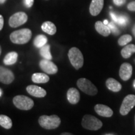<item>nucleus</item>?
Here are the masks:
<instances>
[{
    "label": "nucleus",
    "instance_id": "nucleus-1",
    "mask_svg": "<svg viewBox=\"0 0 135 135\" xmlns=\"http://www.w3.org/2000/svg\"><path fill=\"white\" fill-rule=\"evenodd\" d=\"M32 32L30 29L24 28L13 31L10 35V40L11 42L18 45L26 44L31 40Z\"/></svg>",
    "mask_w": 135,
    "mask_h": 135
},
{
    "label": "nucleus",
    "instance_id": "nucleus-2",
    "mask_svg": "<svg viewBox=\"0 0 135 135\" xmlns=\"http://www.w3.org/2000/svg\"><path fill=\"white\" fill-rule=\"evenodd\" d=\"M38 123L40 125L45 129H53L60 125L61 119L57 115H43L39 118Z\"/></svg>",
    "mask_w": 135,
    "mask_h": 135
},
{
    "label": "nucleus",
    "instance_id": "nucleus-3",
    "mask_svg": "<svg viewBox=\"0 0 135 135\" xmlns=\"http://www.w3.org/2000/svg\"><path fill=\"white\" fill-rule=\"evenodd\" d=\"M68 55L71 64L76 70H79L83 66V55L78 48L76 47L71 48L69 51Z\"/></svg>",
    "mask_w": 135,
    "mask_h": 135
},
{
    "label": "nucleus",
    "instance_id": "nucleus-4",
    "mask_svg": "<svg viewBox=\"0 0 135 135\" xmlns=\"http://www.w3.org/2000/svg\"><path fill=\"white\" fill-rule=\"evenodd\" d=\"M81 124L85 129L93 131L98 130L103 126L102 122L99 119L90 114H86L83 116Z\"/></svg>",
    "mask_w": 135,
    "mask_h": 135
},
{
    "label": "nucleus",
    "instance_id": "nucleus-5",
    "mask_svg": "<svg viewBox=\"0 0 135 135\" xmlns=\"http://www.w3.org/2000/svg\"><path fill=\"white\" fill-rule=\"evenodd\" d=\"M13 104L17 108L21 110H30L34 106V101L30 98L23 95H18L13 99Z\"/></svg>",
    "mask_w": 135,
    "mask_h": 135
},
{
    "label": "nucleus",
    "instance_id": "nucleus-6",
    "mask_svg": "<svg viewBox=\"0 0 135 135\" xmlns=\"http://www.w3.org/2000/svg\"><path fill=\"white\" fill-rule=\"evenodd\" d=\"M77 86L84 93L90 96L96 95L98 93L97 88L90 81L86 78H80L77 81Z\"/></svg>",
    "mask_w": 135,
    "mask_h": 135
},
{
    "label": "nucleus",
    "instance_id": "nucleus-7",
    "mask_svg": "<svg viewBox=\"0 0 135 135\" xmlns=\"http://www.w3.org/2000/svg\"><path fill=\"white\" fill-rule=\"evenodd\" d=\"M135 106V95L129 94L123 99L119 112L121 115H126Z\"/></svg>",
    "mask_w": 135,
    "mask_h": 135
},
{
    "label": "nucleus",
    "instance_id": "nucleus-8",
    "mask_svg": "<svg viewBox=\"0 0 135 135\" xmlns=\"http://www.w3.org/2000/svg\"><path fill=\"white\" fill-rule=\"evenodd\" d=\"M28 20V16L25 12H18L15 13L9 19V25L11 28H17L23 25Z\"/></svg>",
    "mask_w": 135,
    "mask_h": 135
},
{
    "label": "nucleus",
    "instance_id": "nucleus-9",
    "mask_svg": "<svg viewBox=\"0 0 135 135\" xmlns=\"http://www.w3.org/2000/svg\"><path fill=\"white\" fill-rule=\"evenodd\" d=\"M40 66L44 72L49 75H54L58 71V67L53 62L46 59H43L40 61Z\"/></svg>",
    "mask_w": 135,
    "mask_h": 135
},
{
    "label": "nucleus",
    "instance_id": "nucleus-10",
    "mask_svg": "<svg viewBox=\"0 0 135 135\" xmlns=\"http://www.w3.org/2000/svg\"><path fill=\"white\" fill-rule=\"evenodd\" d=\"M15 80L13 73L9 69L0 66V82L6 84L11 83Z\"/></svg>",
    "mask_w": 135,
    "mask_h": 135
},
{
    "label": "nucleus",
    "instance_id": "nucleus-11",
    "mask_svg": "<svg viewBox=\"0 0 135 135\" xmlns=\"http://www.w3.org/2000/svg\"><path fill=\"white\" fill-rule=\"evenodd\" d=\"M133 68L129 63H124L121 65L119 69V76L123 81H128L132 75Z\"/></svg>",
    "mask_w": 135,
    "mask_h": 135
},
{
    "label": "nucleus",
    "instance_id": "nucleus-12",
    "mask_svg": "<svg viewBox=\"0 0 135 135\" xmlns=\"http://www.w3.org/2000/svg\"><path fill=\"white\" fill-rule=\"evenodd\" d=\"M26 91L30 95L36 98H43L46 95V91L45 89L36 85L28 86Z\"/></svg>",
    "mask_w": 135,
    "mask_h": 135
},
{
    "label": "nucleus",
    "instance_id": "nucleus-13",
    "mask_svg": "<svg viewBox=\"0 0 135 135\" xmlns=\"http://www.w3.org/2000/svg\"><path fill=\"white\" fill-rule=\"evenodd\" d=\"M94 110L98 115L103 117H111L113 114V111L109 106L104 104H98L94 106Z\"/></svg>",
    "mask_w": 135,
    "mask_h": 135
},
{
    "label": "nucleus",
    "instance_id": "nucleus-14",
    "mask_svg": "<svg viewBox=\"0 0 135 135\" xmlns=\"http://www.w3.org/2000/svg\"><path fill=\"white\" fill-rule=\"evenodd\" d=\"M104 0H92L89 6V12L92 16L98 15L103 8Z\"/></svg>",
    "mask_w": 135,
    "mask_h": 135
},
{
    "label": "nucleus",
    "instance_id": "nucleus-15",
    "mask_svg": "<svg viewBox=\"0 0 135 135\" xmlns=\"http://www.w3.org/2000/svg\"><path fill=\"white\" fill-rule=\"evenodd\" d=\"M67 99L72 104H77L80 99V94L78 89L71 88L67 91Z\"/></svg>",
    "mask_w": 135,
    "mask_h": 135
},
{
    "label": "nucleus",
    "instance_id": "nucleus-16",
    "mask_svg": "<svg viewBox=\"0 0 135 135\" xmlns=\"http://www.w3.org/2000/svg\"><path fill=\"white\" fill-rule=\"evenodd\" d=\"M110 15L114 23L121 26H125L129 22V18L124 15H116L115 13L110 12Z\"/></svg>",
    "mask_w": 135,
    "mask_h": 135
},
{
    "label": "nucleus",
    "instance_id": "nucleus-17",
    "mask_svg": "<svg viewBox=\"0 0 135 135\" xmlns=\"http://www.w3.org/2000/svg\"><path fill=\"white\" fill-rule=\"evenodd\" d=\"M95 29L98 33L103 36H108L111 33V30L108 25H104L102 21H98L95 23Z\"/></svg>",
    "mask_w": 135,
    "mask_h": 135
},
{
    "label": "nucleus",
    "instance_id": "nucleus-18",
    "mask_svg": "<svg viewBox=\"0 0 135 135\" xmlns=\"http://www.w3.org/2000/svg\"><path fill=\"white\" fill-rule=\"evenodd\" d=\"M106 86L108 89L113 92H118L121 89L122 86L120 83L112 78H109L106 81Z\"/></svg>",
    "mask_w": 135,
    "mask_h": 135
},
{
    "label": "nucleus",
    "instance_id": "nucleus-19",
    "mask_svg": "<svg viewBox=\"0 0 135 135\" xmlns=\"http://www.w3.org/2000/svg\"><path fill=\"white\" fill-rule=\"evenodd\" d=\"M31 80L35 83H46L50 80V78L47 75L41 73H36L32 75Z\"/></svg>",
    "mask_w": 135,
    "mask_h": 135
},
{
    "label": "nucleus",
    "instance_id": "nucleus-20",
    "mask_svg": "<svg viewBox=\"0 0 135 135\" xmlns=\"http://www.w3.org/2000/svg\"><path fill=\"white\" fill-rule=\"evenodd\" d=\"M41 29L44 32L50 35H55L56 32V27L51 21H45L41 25Z\"/></svg>",
    "mask_w": 135,
    "mask_h": 135
},
{
    "label": "nucleus",
    "instance_id": "nucleus-21",
    "mask_svg": "<svg viewBox=\"0 0 135 135\" xmlns=\"http://www.w3.org/2000/svg\"><path fill=\"white\" fill-rule=\"evenodd\" d=\"M18 55L16 52L11 51L5 56L3 63L5 65H13L16 63L18 60Z\"/></svg>",
    "mask_w": 135,
    "mask_h": 135
},
{
    "label": "nucleus",
    "instance_id": "nucleus-22",
    "mask_svg": "<svg viewBox=\"0 0 135 135\" xmlns=\"http://www.w3.org/2000/svg\"><path fill=\"white\" fill-rule=\"evenodd\" d=\"M135 53V45L133 44L126 45L122 49L121 54L124 58H129L132 55V54Z\"/></svg>",
    "mask_w": 135,
    "mask_h": 135
},
{
    "label": "nucleus",
    "instance_id": "nucleus-23",
    "mask_svg": "<svg viewBox=\"0 0 135 135\" xmlns=\"http://www.w3.org/2000/svg\"><path fill=\"white\" fill-rule=\"evenodd\" d=\"M47 41H48V39L46 36L43 35H39L34 40V45L36 48H41V47L46 45Z\"/></svg>",
    "mask_w": 135,
    "mask_h": 135
},
{
    "label": "nucleus",
    "instance_id": "nucleus-24",
    "mask_svg": "<svg viewBox=\"0 0 135 135\" xmlns=\"http://www.w3.org/2000/svg\"><path fill=\"white\" fill-rule=\"evenodd\" d=\"M0 126L5 129H10L13 126V123L11 118L6 115H0Z\"/></svg>",
    "mask_w": 135,
    "mask_h": 135
},
{
    "label": "nucleus",
    "instance_id": "nucleus-25",
    "mask_svg": "<svg viewBox=\"0 0 135 135\" xmlns=\"http://www.w3.org/2000/svg\"><path fill=\"white\" fill-rule=\"evenodd\" d=\"M40 53L44 59L51 60L52 56L50 53V46L49 45H45L40 48Z\"/></svg>",
    "mask_w": 135,
    "mask_h": 135
},
{
    "label": "nucleus",
    "instance_id": "nucleus-26",
    "mask_svg": "<svg viewBox=\"0 0 135 135\" xmlns=\"http://www.w3.org/2000/svg\"><path fill=\"white\" fill-rule=\"evenodd\" d=\"M131 40H132L131 36L129 35H124L119 38L118 43L119 46H124L131 42Z\"/></svg>",
    "mask_w": 135,
    "mask_h": 135
},
{
    "label": "nucleus",
    "instance_id": "nucleus-27",
    "mask_svg": "<svg viewBox=\"0 0 135 135\" xmlns=\"http://www.w3.org/2000/svg\"><path fill=\"white\" fill-rule=\"evenodd\" d=\"M108 26H109V29L111 30V32H112L114 35H118L120 33V31L118 30V27L116 26V25L114 24L113 22H110V23H109Z\"/></svg>",
    "mask_w": 135,
    "mask_h": 135
},
{
    "label": "nucleus",
    "instance_id": "nucleus-28",
    "mask_svg": "<svg viewBox=\"0 0 135 135\" xmlns=\"http://www.w3.org/2000/svg\"><path fill=\"white\" fill-rule=\"evenodd\" d=\"M126 0H113L114 4L118 6H123L126 3Z\"/></svg>",
    "mask_w": 135,
    "mask_h": 135
},
{
    "label": "nucleus",
    "instance_id": "nucleus-29",
    "mask_svg": "<svg viewBox=\"0 0 135 135\" xmlns=\"http://www.w3.org/2000/svg\"><path fill=\"white\" fill-rule=\"evenodd\" d=\"M127 7H128V9H129V11H135V1L129 3V4H128Z\"/></svg>",
    "mask_w": 135,
    "mask_h": 135
},
{
    "label": "nucleus",
    "instance_id": "nucleus-30",
    "mask_svg": "<svg viewBox=\"0 0 135 135\" xmlns=\"http://www.w3.org/2000/svg\"><path fill=\"white\" fill-rule=\"evenodd\" d=\"M25 4L28 8H31L34 4V0H25Z\"/></svg>",
    "mask_w": 135,
    "mask_h": 135
},
{
    "label": "nucleus",
    "instance_id": "nucleus-31",
    "mask_svg": "<svg viewBox=\"0 0 135 135\" xmlns=\"http://www.w3.org/2000/svg\"><path fill=\"white\" fill-rule=\"evenodd\" d=\"M3 26H4V18L2 15H0V31L3 29Z\"/></svg>",
    "mask_w": 135,
    "mask_h": 135
},
{
    "label": "nucleus",
    "instance_id": "nucleus-32",
    "mask_svg": "<svg viewBox=\"0 0 135 135\" xmlns=\"http://www.w3.org/2000/svg\"><path fill=\"white\" fill-rule=\"evenodd\" d=\"M60 135H75L73 134H71V133H67V132H65V133H61Z\"/></svg>",
    "mask_w": 135,
    "mask_h": 135
},
{
    "label": "nucleus",
    "instance_id": "nucleus-33",
    "mask_svg": "<svg viewBox=\"0 0 135 135\" xmlns=\"http://www.w3.org/2000/svg\"><path fill=\"white\" fill-rule=\"evenodd\" d=\"M132 32H133V35H134V36H135V25H134V26H133V28L132 29Z\"/></svg>",
    "mask_w": 135,
    "mask_h": 135
},
{
    "label": "nucleus",
    "instance_id": "nucleus-34",
    "mask_svg": "<svg viewBox=\"0 0 135 135\" xmlns=\"http://www.w3.org/2000/svg\"><path fill=\"white\" fill-rule=\"evenodd\" d=\"M103 23H104V25H108V21H107V20H104V22H103Z\"/></svg>",
    "mask_w": 135,
    "mask_h": 135
},
{
    "label": "nucleus",
    "instance_id": "nucleus-35",
    "mask_svg": "<svg viewBox=\"0 0 135 135\" xmlns=\"http://www.w3.org/2000/svg\"><path fill=\"white\" fill-rule=\"evenodd\" d=\"M6 0H0V4H3V3H5Z\"/></svg>",
    "mask_w": 135,
    "mask_h": 135
},
{
    "label": "nucleus",
    "instance_id": "nucleus-36",
    "mask_svg": "<svg viewBox=\"0 0 135 135\" xmlns=\"http://www.w3.org/2000/svg\"><path fill=\"white\" fill-rule=\"evenodd\" d=\"M2 94H3L2 90H1V89H0V97H1V96H2Z\"/></svg>",
    "mask_w": 135,
    "mask_h": 135
},
{
    "label": "nucleus",
    "instance_id": "nucleus-37",
    "mask_svg": "<svg viewBox=\"0 0 135 135\" xmlns=\"http://www.w3.org/2000/svg\"><path fill=\"white\" fill-rule=\"evenodd\" d=\"M133 87H134V88L135 89V80H134V81H133Z\"/></svg>",
    "mask_w": 135,
    "mask_h": 135
},
{
    "label": "nucleus",
    "instance_id": "nucleus-38",
    "mask_svg": "<svg viewBox=\"0 0 135 135\" xmlns=\"http://www.w3.org/2000/svg\"><path fill=\"white\" fill-rule=\"evenodd\" d=\"M1 47L0 46V55H1Z\"/></svg>",
    "mask_w": 135,
    "mask_h": 135
},
{
    "label": "nucleus",
    "instance_id": "nucleus-39",
    "mask_svg": "<svg viewBox=\"0 0 135 135\" xmlns=\"http://www.w3.org/2000/svg\"><path fill=\"white\" fill-rule=\"evenodd\" d=\"M106 135H113V134H106Z\"/></svg>",
    "mask_w": 135,
    "mask_h": 135
},
{
    "label": "nucleus",
    "instance_id": "nucleus-40",
    "mask_svg": "<svg viewBox=\"0 0 135 135\" xmlns=\"http://www.w3.org/2000/svg\"><path fill=\"white\" fill-rule=\"evenodd\" d=\"M134 120H135V118H134Z\"/></svg>",
    "mask_w": 135,
    "mask_h": 135
}]
</instances>
